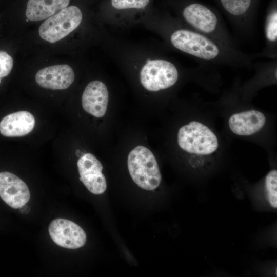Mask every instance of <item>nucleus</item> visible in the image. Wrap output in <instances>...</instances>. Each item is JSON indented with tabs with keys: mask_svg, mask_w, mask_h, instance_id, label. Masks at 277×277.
<instances>
[{
	"mask_svg": "<svg viewBox=\"0 0 277 277\" xmlns=\"http://www.w3.org/2000/svg\"><path fill=\"white\" fill-rule=\"evenodd\" d=\"M182 16L192 30L226 47L238 50L224 23L207 6L198 3L190 4L183 9Z\"/></svg>",
	"mask_w": 277,
	"mask_h": 277,
	"instance_id": "f257e3e1",
	"label": "nucleus"
},
{
	"mask_svg": "<svg viewBox=\"0 0 277 277\" xmlns=\"http://www.w3.org/2000/svg\"><path fill=\"white\" fill-rule=\"evenodd\" d=\"M127 165L133 181L141 188L153 190L160 184L161 174L155 156L147 148L138 146L128 156Z\"/></svg>",
	"mask_w": 277,
	"mask_h": 277,
	"instance_id": "f03ea898",
	"label": "nucleus"
},
{
	"mask_svg": "<svg viewBox=\"0 0 277 277\" xmlns=\"http://www.w3.org/2000/svg\"><path fill=\"white\" fill-rule=\"evenodd\" d=\"M177 142L183 150L192 154L209 155L218 148L215 134L202 123L192 121L180 128Z\"/></svg>",
	"mask_w": 277,
	"mask_h": 277,
	"instance_id": "7ed1b4c3",
	"label": "nucleus"
},
{
	"mask_svg": "<svg viewBox=\"0 0 277 277\" xmlns=\"http://www.w3.org/2000/svg\"><path fill=\"white\" fill-rule=\"evenodd\" d=\"M82 18V12L78 7L68 6L47 18L39 28V35L45 41L55 43L75 30Z\"/></svg>",
	"mask_w": 277,
	"mask_h": 277,
	"instance_id": "20e7f679",
	"label": "nucleus"
},
{
	"mask_svg": "<svg viewBox=\"0 0 277 277\" xmlns=\"http://www.w3.org/2000/svg\"><path fill=\"white\" fill-rule=\"evenodd\" d=\"M142 86L150 91H158L174 85L179 78V72L171 62L162 59L148 60L140 72Z\"/></svg>",
	"mask_w": 277,
	"mask_h": 277,
	"instance_id": "39448f33",
	"label": "nucleus"
},
{
	"mask_svg": "<svg viewBox=\"0 0 277 277\" xmlns=\"http://www.w3.org/2000/svg\"><path fill=\"white\" fill-rule=\"evenodd\" d=\"M49 233L57 245L75 249L82 247L86 241V234L77 224L68 220L58 218L51 222Z\"/></svg>",
	"mask_w": 277,
	"mask_h": 277,
	"instance_id": "423d86ee",
	"label": "nucleus"
},
{
	"mask_svg": "<svg viewBox=\"0 0 277 277\" xmlns=\"http://www.w3.org/2000/svg\"><path fill=\"white\" fill-rule=\"evenodd\" d=\"M77 166L80 180L90 192L98 195L105 191L107 183L102 172L103 166L94 155L85 154L78 160Z\"/></svg>",
	"mask_w": 277,
	"mask_h": 277,
	"instance_id": "0eeeda50",
	"label": "nucleus"
},
{
	"mask_svg": "<svg viewBox=\"0 0 277 277\" xmlns=\"http://www.w3.org/2000/svg\"><path fill=\"white\" fill-rule=\"evenodd\" d=\"M0 197L9 206L18 209L29 201L30 194L26 183L9 172H0Z\"/></svg>",
	"mask_w": 277,
	"mask_h": 277,
	"instance_id": "6e6552de",
	"label": "nucleus"
},
{
	"mask_svg": "<svg viewBox=\"0 0 277 277\" xmlns=\"http://www.w3.org/2000/svg\"><path fill=\"white\" fill-rule=\"evenodd\" d=\"M35 78L37 84L43 88L63 90L73 83L75 75L70 66L61 64L41 69L36 73Z\"/></svg>",
	"mask_w": 277,
	"mask_h": 277,
	"instance_id": "1a4fd4ad",
	"label": "nucleus"
},
{
	"mask_svg": "<svg viewBox=\"0 0 277 277\" xmlns=\"http://www.w3.org/2000/svg\"><path fill=\"white\" fill-rule=\"evenodd\" d=\"M109 93L106 86L100 81H93L86 87L82 97L84 110L96 117H103L107 110Z\"/></svg>",
	"mask_w": 277,
	"mask_h": 277,
	"instance_id": "9d476101",
	"label": "nucleus"
},
{
	"mask_svg": "<svg viewBox=\"0 0 277 277\" xmlns=\"http://www.w3.org/2000/svg\"><path fill=\"white\" fill-rule=\"evenodd\" d=\"M266 117L262 112L248 110L235 113L229 119L230 130L241 136L254 134L262 129L266 123Z\"/></svg>",
	"mask_w": 277,
	"mask_h": 277,
	"instance_id": "9b49d317",
	"label": "nucleus"
},
{
	"mask_svg": "<svg viewBox=\"0 0 277 277\" xmlns=\"http://www.w3.org/2000/svg\"><path fill=\"white\" fill-rule=\"evenodd\" d=\"M35 126L33 115L20 111L5 116L0 122V132L6 137H19L30 133Z\"/></svg>",
	"mask_w": 277,
	"mask_h": 277,
	"instance_id": "f8f14e48",
	"label": "nucleus"
},
{
	"mask_svg": "<svg viewBox=\"0 0 277 277\" xmlns=\"http://www.w3.org/2000/svg\"><path fill=\"white\" fill-rule=\"evenodd\" d=\"M71 0H28L25 15L31 21H39L51 17L69 6Z\"/></svg>",
	"mask_w": 277,
	"mask_h": 277,
	"instance_id": "ddd939ff",
	"label": "nucleus"
},
{
	"mask_svg": "<svg viewBox=\"0 0 277 277\" xmlns=\"http://www.w3.org/2000/svg\"><path fill=\"white\" fill-rule=\"evenodd\" d=\"M226 12L231 16L233 23L245 31H249L252 23L249 17L252 0H220Z\"/></svg>",
	"mask_w": 277,
	"mask_h": 277,
	"instance_id": "4468645a",
	"label": "nucleus"
},
{
	"mask_svg": "<svg viewBox=\"0 0 277 277\" xmlns=\"http://www.w3.org/2000/svg\"><path fill=\"white\" fill-rule=\"evenodd\" d=\"M266 46L264 54L271 56V52L274 55L275 48L277 43V11L271 10L267 15L264 27Z\"/></svg>",
	"mask_w": 277,
	"mask_h": 277,
	"instance_id": "2eb2a0df",
	"label": "nucleus"
},
{
	"mask_svg": "<svg viewBox=\"0 0 277 277\" xmlns=\"http://www.w3.org/2000/svg\"><path fill=\"white\" fill-rule=\"evenodd\" d=\"M267 199L271 206L277 208V171L272 170L266 175L265 181Z\"/></svg>",
	"mask_w": 277,
	"mask_h": 277,
	"instance_id": "dca6fc26",
	"label": "nucleus"
},
{
	"mask_svg": "<svg viewBox=\"0 0 277 277\" xmlns=\"http://www.w3.org/2000/svg\"><path fill=\"white\" fill-rule=\"evenodd\" d=\"M150 0H111L112 6L116 9L131 8L143 9L148 5Z\"/></svg>",
	"mask_w": 277,
	"mask_h": 277,
	"instance_id": "f3484780",
	"label": "nucleus"
},
{
	"mask_svg": "<svg viewBox=\"0 0 277 277\" xmlns=\"http://www.w3.org/2000/svg\"><path fill=\"white\" fill-rule=\"evenodd\" d=\"M13 66L12 57L7 52L0 51V77L7 76L11 72Z\"/></svg>",
	"mask_w": 277,
	"mask_h": 277,
	"instance_id": "a211bd4d",
	"label": "nucleus"
},
{
	"mask_svg": "<svg viewBox=\"0 0 277 277\" xmlns=\"http://www.w3.org/2000/svg\"><path fill=\"white\" fill-rule=\"evenodd\" d=\"M1 78L0 77V83H1Z\"/></svg>",
	"mask_w": 277,
	"mask_h": 277,
	"instance_id": "6ab92c4d",
	"label": "nucleus"
}]
</instances>
